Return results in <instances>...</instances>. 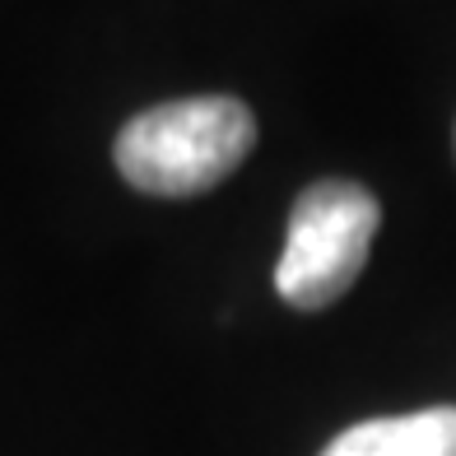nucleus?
Segmentation results:
<instances>
[{"instance_id":"f03ea898","label":"nucleus","mask_w":456,"mask_h":456,"mask_svg":"<svg viewBox=\"0 0 456 456\" xmlns=\"http://www.w3.org/2000/svg\"><path fill=\"white\" fill-rule=\"evenodd\" d=\"M378 224L382 205L368 186L345 177L313 182L289 210L284 252L275 265L280 298L298 313H317L345 298L368 265Z\"/></svg>"},{"instance_id":"7ed1b4c3","label":"nucleus","mask_w":456,"mask_h":456,"mask_svg":"<svg viewBox=\"0 0 456 456\" xmlns=\"http://www.w3.org/2000/svg\"><path fill=\"white\" fill-rule=\"evenodd\" d=\"M322 456H456V405L354 424Z\"/></svg>"},{"instance_id":"f257e3e1","label":"nucleus","mask_w":456,"mask_h":456,"mask_svg":"<svg viewBox=\"0 0 456 456\" xmlns=\"http://www.w3.org/2000/svg\"><path fill=\"white\" fill-rule=\"evenodd\" d=\"M256 144V117L242 98H177L131 117L112 154L144 196H200L224 182Z\"/></svg>"}]
</instances>
